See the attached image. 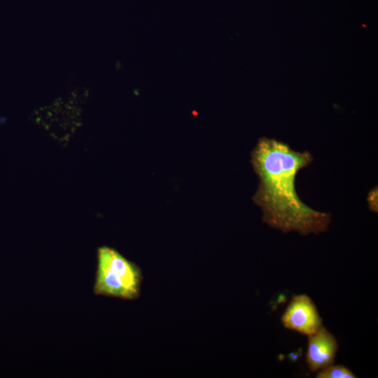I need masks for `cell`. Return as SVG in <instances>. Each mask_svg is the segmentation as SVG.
Segmentation results:
<instances>
[{
	"label": "cell",
	"instance_id": "6da1fadb",
	"mask_svg": "<svg viewBox=\"0 0 378 378\" xmlns=\"http://www.w3.org/2000/svg\"><path fill=\"white\" fill-rule=\"evenodd\" d=\"M312 162L308 151H296L275 139H258L251 152V164L259 178L252 200L261 208L264 223L284 233L294 231L302 235L328 230L330 214L305 204L295 189L298 172Z\"/></svg>",
	"mask_w": 378,
	"mask_h": 378
},
{
	"label": "cell",
	"instance_id": "7a4b0ae2",
	"mask_svg": "<svg viewBox=\"0 0 378 378\" xmlns=\"http://www.w3.org/2000/svg\"><path fill=\"white\" fill-rule=\"evenodd\" d=\"M142 280L141 270L136 263L111 247L98 248L95 295L136 300L140 296Z\"/></svg>",
	"mask_w": 378,
	"mask_h": 378
},
{
	"label": "cell",
	"instance_id": "3957f363",
	"mask_svg": "<svg viewBox=\"0 0 378 378\" xmlns=\"http://www.w3.org/2000/svg\"><path fill=\"white\" fill-rule=\"evenodd\" d=\"M281 321L285 328L307 336L314 333L323 326L322 318L315 304L305 294L292 298Z\"/></svg>",
	"mask_w": 378,
	"mask_h": 378
},
{
	"label": "cell",
	"instance_id": "277c9868",
	"mask_svg": "<svg viewBox=\"0 0 378 378\" xmlns=\"http://www.w3.org/2000/svg\"><path fill=\"white\" fill-rule=\"evenodd\" d=\"M306 361L311 372H317L334 364L338 344L323 326L314 333L308 335Z\"/></svg>",
	"mask_w": 378,
	"mask_h": 378
},
{
	"label": "cell",
	"instance_id": "5b68a950",
	"mask_svg": "<svg viewBox=\"0 0 378 378\" xmlns=\"http://www.w3.org/2000/svg\"><path fill=\"white\" fill-rule=\"evenodd\" d=\"M317 378H355L353 372L343 365H331L319 370Z\"/></svg>",
	"mask_w": 378,
	"mask_h": 378
},
{
	"label": "cell",
	"instance_id": "8992f818",
	"mask_svg": "<svg viewBox=\"0 0 378 378\" xmlns=\"http://www.w3.org/2000/svg\"><path fill=\"white\" fill-rule=\"evenodd\" d=\"M368 202L369 209L373 212H377V188H373L368 194Z\"/></svg>",
	"mask_w": 378,
	"mask_h": 378
}]
</instances>
